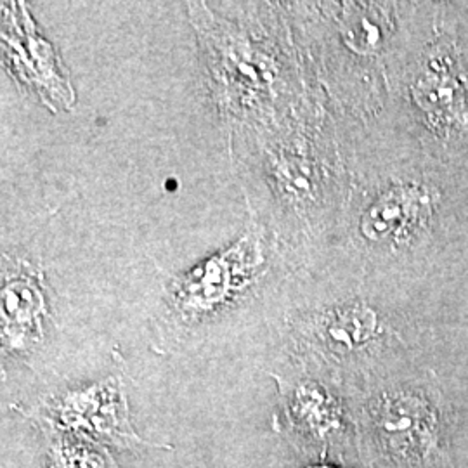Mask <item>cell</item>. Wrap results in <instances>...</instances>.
Here are the masks:
<instances>
[{"label":"cell","instance_id":"1","mask_svg":"<svg viewBox=\"0 0 468 468\" xmlns=\"http://www.w3.org/2000/svg\"><path fill=\"white\" fill-rule=\"evenodd\" d=\"M427 205V197L419 189H394L367 212L363 233L373 241L399 236L421 218Z\"/></svg>","mask_w":468,"mask_h":468},{"label":"cell","instance_id":"2","mask_svg":"<svg viewBox=\"0 0 468 468\" xmlns=\"http://www.w3.org/2000/svg\"><path fill=\"white\" fill-rule=\"evenodd\" d=\"M373 330V316L365 309H352L344 316H336L330 326V335L335 340L352 346L361 342Z\"/></svg>","mask_w":468,"mask_h":468}]
</instances>
